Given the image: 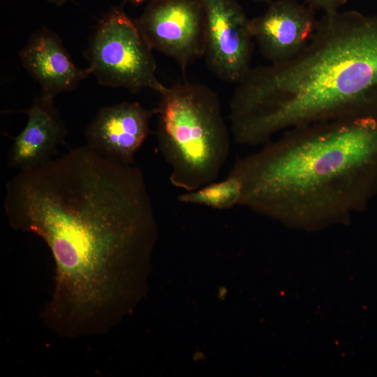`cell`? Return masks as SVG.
I'll list each match as a JSON object with an SVG mask.
<instances>
[{
    "mask_svg": "<svg viewBox=\"0 0 377 377\" xmlns=\"http://www.w3.org/2000/svg\"><path fill=\"white\" fill-rule=\"evenodd\" d=\"M151 200L141 169L89 145L19 170L6 186L13 228L38 236L54 263L43 318L59 337L107 333L121 315L127 267L155 239Z\"/></svg>",
    "mask_w": 377,
    "mask_h": 377,
    "instance_id": "6da1fadb",
    "label": "cell"
},
{
    "mask_svg": "<svg viewBox=\"0 0 377 377\" xmlns=\"http://www.w3.org/2000/svg\"><path fill=\"white\" fill-rule=\"evenodd\" d=\"M229 108L235 141L249 146L293 128L377 114V15L324 13L297 55L251 67Z\"/></svg>",
    "mask_w": 377,
    "mask_h": 377,
    "instance_id": "7a4b0ae2",
    "label": "cell"
},
{
    "mask_svg": "<svg viewBox=\"0 0 377 377\" xmlns=\"http://www.w3.org/2000/svg\"><path fill=\"white\" fill-rule=\"evenodd\" d=\"M239 205L305 229L349 221L377 198V114L293 128L228 174Z\"/></svg>",
    "mask_w": 377,
    "mask_h": 377,
    "instance_id": "3957f363",
    "label": "cell"
},
{
    "mask_svg": "<svg viewBox=\"0 0 377 377\" xmlns=\"http://www.w3.org/2000/svg\"><path fill=\"white\" fill-rule=\"evenodd\" d=\"M158 145L170 182L186 191L214 182L230 151V135L217 94L203 84L178 82L159 94Z\"/></svg>",
    "mask_w": 377,
    "mask_h": 377,
    "instance_id": "277c9868",
    "label": "cell"
},
{
    "mask_svg": "<svg viewBox=\"0 0 377 377\" xmlns=\"http://www.w3.org/2000/svg\"><path fill=\"white\" fill-rule=\"evenodd\" d=\"M152 50L122 5L112 7L98 21L84 54L101 85L132 93L149 88L160 94L167 87L156 77Z\"/></svg>",
    "mask_w": 377,
    "mask_h": 377,
    "instance_id": "5b68a950",
    "label": "cell"
},
{
    "mask_svg": "<svg viewBox=\"0 0 377 377\" xmlns=\"http://www.w3.org/2000/svg\"><path fill=\"white\" fill-rule=\"evenodd\" d=\"M135 21L151 47L173 59L184 74L204 57L202 0H151Z\"/></svg>",
    "mask_w": 377,
    "mask_h": 377,
    "instance_id": "8992f818",
    "label": "cell"
},
{
    "mask_svg": "<svg viewBox=\"0 0 377 377\" xmlns=\"http://www.w3.org/2000/svg\"><path fill=\"white\" fill-rule=\"evenodd\" d=\"M205 13L204 57L220 80L237 83L251 68L250 19L236 0H202Z\"/></svg>",
    "mask_w": 377,
    "mask_h": 377,
    "instance_id": "52a82bcc",
    "label": "cell"
},
{
    "mask_svg": "<svg viewBox=\"0 0 377 377\" xmlns=\"http://www.w3.org/2000/svg\"><path fill=\"white\" fill-rule=\"evenodd\" d=\"M318 19L315 10L297 0H276L261 15L250 19V31L269 64L284 62L300 52L311 39Z\"/></svg>",
    "mask_w": 377,
    "mask_h": 377,
    "instance_id": "ba28073f",
    "label": "cell"
},
{
    "mask_svg": "<svg viewBox=\"0 0 377 377\" xmlns=\"http://www.w3.org/2000/svg\"><path fill=\"white\" fill-rule=\"evenodd\" d=\"M156 113V108L147 109L138 102L103 108L85 129L87 144L108 158L133 164Z\"/></svg>",
    "mask_w": 377,
    "mask_h": 377,
    "instance_id": "9c48e42d",
    "label": "cell"
},
{
    "mask_svg": "<svg viewBox=\"0 0 377 377\" xmlns=\"http://www.w3.org/2000/svg\"><path fill=\"white\" fill-rule=\"evenodd\" d=\"M20 61L39 84L41 95L54 98L71 91L91 73L73 62L59 37L45 27L35 31L19 53Z\"/></svg>",
    "mask_w": 377,
    "mask_h": 377,
    "instance_id": "30bf717a",
    "label": "cell"
},
{
    "mask_svg": "<svg viewBox=\"0 0 377 377\" xmlns=\"http://www.w3.org/2000/svg\"><path fill=\"white\" fill-rule=\"evenodd\" d=\"M51 97H36L24 112L28 119L24 128L13 139L8 151V165L19 170L40 165L53 157L67 129Z\"/></svg>",
    "mask_w": 377,
    "mask_h": 377,
    "instance_id": "8fae6325",
    "label": "cell"
},
{
    "mask_svg": "<svg viewBox=\"0 0 377 377\" xmlns=\"http://www.w3.org/2000/svg\"><path fill=\"white\" fill-rule=\"evenodd\" d=\"M242 195V184L234 176L228 175L220 182H213L199 188L187 191L178 196L182 203L228 209L239 205Z\"/></svg>",
    "mask_w": 377,
    "mask_h": 377,
    "instance_id": "7c38bea8",
    "label": "cell"
},
{
    "mask_svg": "<svg viewBox=\"0 0 377 377\" xmlns=\"http://www.w3.org/2000/svg\"><path fill=\"white\" fill-rule=\"evenodd\" d=\"M307 5L313 10H320L324 13L339 10L348 0H305Z\"/></svg>",
    "mask_w": 377,
    "mask_h": 377,
    "instance_id": "4fadbf2b",
    "label": "cell"
},
{
    "mask_svg": "<svg viewBox=\"0 0 377 377\" xmlns=\"http://www.w3.org/2000/svg\"><path fill=\"white\" fill-rule=\"evenodd\" d=\"M49 2L56 5V6H61L66 3L68 0H47Z\"/></svg>",
    "mask_w": 377,
    "mask_h": 377,
    "instance_id": "5bb4252c",
    "label": "cell"
},
{
    "mask_svg": "<svg viewBox=\"0 0 377 377\" xmlns=\"http://www.w3.org/2000/svg\"><path fill=\"white\" fill-rule=\"evenodd\" d=\"M124 1L131 2V3H133V4H140L143 2H145L147 1H151V0H124Z\"/></svg>",
    "mask_w": 377,
    "mask_h": 377,
    "instance_id": "9a60e30c",
    "label": "cell"
},
{
    "mask_svg": "<svg viewBox=\"0 0 377 377\" xmlns=\"http://www.w3.org/2000/svg\"><path fill=\"white\" fill-rule=\"evenodd\" d=\"M254 1H256V2H260V3H269V2H271L272 0H253Z\"/></svg>",
    "mask_w": 377,
    "mask_h": 377,
    "instance_id": "2e32d148",
    "label": "cell"
}]
</instances>
